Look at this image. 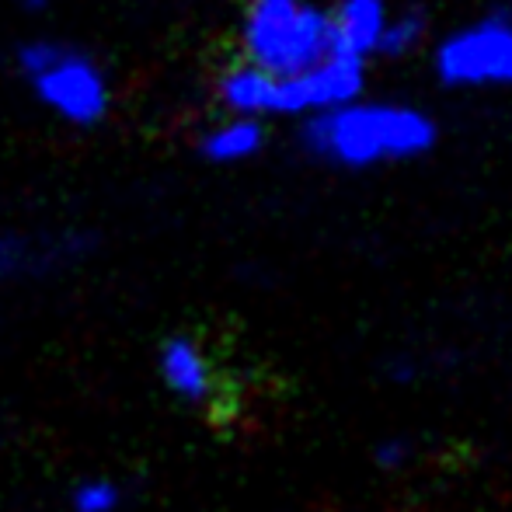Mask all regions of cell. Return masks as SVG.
<instances>
[{"label":"cell","mask_w":512,"mask_h":512,"mask_svg":"<svg viewBox=\"0 0 512 512\" xmlns=\"http://www.w3.org/2000/svg\"><path fill=\"white\" fill-rule=\"evenodd\" d=\"M244 63L272 77H293L335 53L331 14L310 0H251L241 21Z\"/></svg>","instance_id":"2"},{"label":"cell","mask_w":512,"mask_h":512,"mask_svg":"<svg viewBox=\"0 0 512 512\" xmlns=\"http://www.w3.org/2000/svg\"><path fill=\"white\" fill-rule=\"evenodd\" d=\"M366 84L363 60L345 53L324 56L317 67L293 77H276L272 95V115H317L328 108L349 105L359 98Z\"/></svg>","instance_id":"5"},{"label":"cell","mask_w":512,"mask_h":512,"mask_svg":"<svg viewBox=\"0 0 512 512\" xmlns=\"http://www.w3.org/2000/svg\"><path fill=\"white\" fill-rule=\"evenodd\" d=\"M436 74L450 88H512V21L495 14L453 32L436 53Z\"/></svg>","instance_id":"4"},{"label":"cell","mask_w":512,"mask_h":512,"mask_svg":"<svg viewBox=\"0 0 512 512\" xmlns=\"http://www.w3.org/2000/svg\"><path fill=\"white\" fill-rule=\"evenodd\" d=\"M310 154L342 168H370L380 161H408L436 143V126L408 105H338L317 112L304 126Z\"/></svg>","instance_id":"1"},{"label":"cell","mask_w":512,"mask_h":512,"mask_svg":"<svg viewBox=\"0 0 512 512\" xmlns=\"http://www.w3.org/2000/svg\"><path fill=\"white\" fill-rule=\"evenodd\" d=\"M21 74L32 81L35 98L70 126H98L112 105L105 70L91 56L53 39H35L18 49Z\"/></svg>","instance_id":"3"},{"label":"cell","mask_w":512,"mask_h":512,"mask_svg":"<svg viewBox=\"0 0 512 512\" xmlns=\"http://www.w3.org/2000/svg\"><path fill=\"white\" fill-rule=\"evenodd\" d=\"M21 4H28V7H46L49 0H21Z\"/></svg>","instance_id":"14"},{"label":"cell","mask_w":512,"mask_h":512,"mask_svg":"<svg viewBox=\"0 0 512 512\" xmlns=\"http://www.w3.org/2000/svg\"><path fill=\"white\" fill-rule=\"evenodd\" d=\"M373 460H377V467H384V471H401L411 460V443L401 436L384 439V443L373 450Z\"/></svg>","instance_id":"12"},{"label":"cell","mask_w":512,"mask_h":512,"mask_svg":"<svg viewBox=\"0 0 512 512\" xmlns=\"http://www.w3.org/2000/svg\"><path fill=\"white\" fill-rule=\"evenodd\" d=\"M25 262H28L25 244L14 241V237H0V283H4L7 276H14Z\"/></svg>","instance_id":"13"},{"label":"cell","mask_w":512,"mask_h":512,"mask_svg":"<svg viewBox=\"0 0 512 512\" xmlns=\"http://www.w3.org/2000/svg\"><path fill=\"white\" fill-rule=\"evenodd\" d=\"M122 485L108 474H91V478H81L74 488H70V512H119L122 509Z\"/></svg>","instance_id":"10"},{"label":"cell","mask_w":512,"mask_h":512,"mask_svg":"<svg viewBox=\"0 0 512 512\" xmlns=\"http://www.w3.org/2000/svg\"><path fill=\"white\" fill-rule=\"evenodd\" d=\"M425 35V18L418 11H408L401 18L387 21L384 28V39H380V49L377 53H387V56H405L411 49L418 46V39Z\"/></svg>","instance_id":"11"},{"label":"cell","mask_w":512,"mask_h":512,"mask_svg":"<svg viewBox=\"0 0 512 512\" xmlns=\"http://www.w3.org/2000/svg\"><path fill=\"white\" fill-rule=\"evenodd\" d=\"M220 102L230 115H248V119H262L272 115V95H276V77L265 70L251 67V63H237L216 84Z\"/></svg>","instance_id":"8"},{"label":"cell","mask_w":512,"mask_h":512,"mask_svg":"<svg viewBox=\"0 0 512 512\" xmlns=\"http://www.w3.org/2000/svg\"><path fill=\"white\" fill-rule=\"evenodd\" d=\"M157 380L185 408H206L213 401V366L203 345L185 331H175L157 349Z\"/></svg>","instance_id":"6"},{"label":"cell","mask_w":512,"mask_h":512,"mask_svg":"<svg viewBox=\"0 0 512 512\" xmlns=\"http://www.w3.org/2000/svg\"><path fill=\"white\" fill-rule=\"evenodd\" d=\"M387 4L384 0H342L331 14V32H335V53L366 60L380 49L387 28Z\"/></svg>","instance_id":"7"},{"label":"cell","mask_w":512,"mask_h":512,"mask_svg":"<svg viewBox=\"0 0 512 512\" xmlns=\"http://www.w3.org/2000/svg\"><path fill=\"white\" fill-rule=\"evenodd\" d=\"M265 143V129L258 119L248 115H230L227 122L213 126L209 133L199 140V154L213 164H241L248 157H255Z\"/></svg>","instance_id":"9"}]
</instances>
